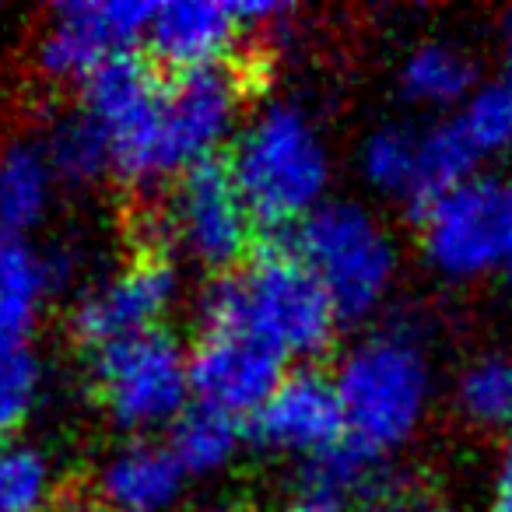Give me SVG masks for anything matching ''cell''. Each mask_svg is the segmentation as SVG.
Masks as SVG:
<instances>
[{
	"label": "cell",
	"instance_id": "obj_1",
	"mask_svg": "<svg viewBox=\"0 0 512 512\" xmlns=\"http://www.w3.org/2000/svg\"><path fill=\"white\" fill-rule=\"evenodd\" d=\"M204 330L246 334L285 362H316L334 344L341 316L288 235H267L239 271L218 274L200 299Z\"/></svg>",
	"mask_w": 512,
	"mask_h": 512
},
{
	"label": "cell",
	"instance_id": "obj_2",
	"mask_svg": "<svg viewBox=\"0 0 512 512\" xmlns=\"http://www.w3.org/2000/svg\"><path fill=\"white\" fill-rule=\"evenodd\" d=\"M344 407V442L386 463L425 421L432 365L418 337L383 330L358 341L334 372Z\"/></svg>",
	"mask_w": 512,
	"mask_h": 512
},
{
	"label": "cell",
	"instance_id": "obj_3",
	"mask_svg": "<svg viewBox=\"0 0 512 512\" xmlns=\"http://www.w3.org/2000/svg\"><path fill=\"white\" fill-rule=\"evenodd\" d=\"M232 176L256 225L285 235L327 204L330 155L306 113L292 102H271L235 141Z\"/></svg>",
	"mask_w": 512,
	"mask_h": 512
},
{
	"label": "cell",
	"instance_id": "obj_4",
	"mask_svg": "<svg viewBox=\"0 0 512 512\" xmlns=\"http://www.w3.org/2000/svg\"><path fill=\"white\" fill-rule=\"evenodd\" d=\"M285 235L330 295L341 323H358L383 306L397 274V249L362 204L327 200Z\"/></svg>",
	"mask_w": 512,
	"mask_h": 512
},
{
	"label": "cell",
	"instance_id": "obj_5",
	"mask_svg": "<svg viewBox=\"0 0 512 512\" xmlns=\"http://www.w3.org/2000/svg\"><path fill=\"white\" fill-rule=\"evenodd\" d=\"M418 218L425 260L449 281L512 271V176L477 172Z\"/></svg>",
	"mask_w": 512,
	"mask_h": 512
},
{
	"label": "cell",
	"instance_id": "obj_6",
	"mask_svg": "<svg viewBox=\"0 0 512 512\" xmlns=\"http://www.w3.org/2000/svg\"><path fill=\"white\" fill-rule=\"evenodd\" d=\"M92 369L102 407L127 432L172 428L193 404L190 351L165 330L95 351Z\"/></svg>",
	"mask_w": 512,
	"mask_h": 512
},
{
	"label": "cell",
	"instance_id": "obj_7",
	"mask_svg": "<svg viewBox=\"0 0 512 512\" xmlns=\"http://www.w3.org/2000/svg\"><path fill=\"white\" fill-rule=\"evenodd\" d=\"M85 109L102 130L113 155V172L127 183H158V137L169 81L148 57L109 60L85 81Z\"/></svg>",
	"mask_w": 512,
	"mask_h": 512
},
{
	"label": "cell",
	"instance_id": "obj_8",
	"mask_svg": "<svg viewBox=\"0 0 512 512\" xmlns=\"http://www.w3.org/2000/svg\"><path fill=\"white\" fill-rule=\"evenodd\" d=\"M179 249L214 274L239 271L256 249V218L232 176L228 158H207L176 179L169 218Z\"/></svg>",
	"mask_w": 512,
	"mask_h": 512
},
{
	"label": "cell",
	"instance_id": "obj_9",
	"mask_svg": "<svg viewBox=\"0 0 512 512\" xmlns=\"http://www.w3.org/2000/svg\"><path fill=\"white\" fill-rule=\"evenodd\" d=\"M155 8L158 4H144V0L60 4L39 43V64L50 78L85 85L109 60L127 57L141 39H148Z\"/></svg>",
	"mask_w": 512,
	"mask_h": 512
},
{
	"label": "cell",
	"instance_id": "obj_10",
	"mask_svg": "<svg viewBox=\"0 0 512 512\" xmlns=\"http://www.w3.org/2000/svg\"><path fill=\"white\" fill-rule=\"evenodd\" d=\"M242 81L232 67L179 74L169 81L158 137V183L179 179L193 165L218 158L239 120Z\"/></svg>",
	"mask_w": 512,
	"mask_h": 512
},
{
	"label": "cell",
	"instance_id": "obj_11",
	"mask_svg": "<svg viewBox=\"0 0 512 512\" xmlns=\"http://www.w3.org/2000/svg\"><path fill=\"white\" fill-rule=\"evenodd\" d=\"M172 299H176V267L158 253H148L120 274L102 281L74 309V334L95 351L134 341L151 330H162Z\"/></svg>",
	"mask_w": 512,
	"mask_h": 512
},
{
	"label": "cell",
	"instance_id": "obj_12",
	"mask_svg": "<svg viewBox=\"0 0 512 512\" xmlns=\"http://www.w3.org/2000/svg\"><path fill=\"white\" fill-rule=\"evenodd\" d=\"M246 428L274 453L302 456L306 463L327 456L344 442V407L334 376H323L309 365L292 369Z\"/></svg>",
	"mask_w": 512,
	"mask_h": 512
},
{
	"label": "cell",
	"instance_id": "obj_13",
	"mask_svg": "<svg viewBox=\"0 0 512 512\" xmlns=\"http://www.w3.org/2000/svg\"><path fill=\"white\" fill-rule=\"evenodd\" d=\"M285 358L267 344L228 330H204L190 351L193 400L249 421L281 386Z\"/></svg>",
	"mask_w": 512,
	"mask_h": 512
},
{
	"label": "cell",
	"instance_id": "obj_14",
	"mask_svg": "<svg viewBox=\"0 0 512 512\" xmlns=\"http://www.w3.org/2000/svg\"><path fill=\"white\" fill-rule=\"evenodd\" d=\"M246 36L235 4L221 0H176L158 4L148 29L151 64L162 74H197L211 67H225L228 53Z\"/></svg>",
	"mask_w": 512,
	"mask_h": 512
},
{
	"label": "cell",
	"instance_id": "obj_15",
	"mask_svg": "<svg viewBox=\"0 0 512 512\" xmlns=\"http://www.w3.org/2000/svg\"><path fill=\"white\" fill-rule=\"evenodd\" d=\"M57 281L53 256H43L22 235L0 232V348H22L29 341Z\"/></svg>",
	"mask_w": 512,
	"mask_h": 512
},
{
	"label": "cell",
	"instance_id": "obj_16",
	"mask_svg": "<svg viewBox=\"0 0 512 512\" xmlns=\"http://www.w3.org/2000/svg\"><path fill=\"white\" fill-rule=\"evenodd\" d=\"M186 470L165 442H134L102 467V502L116 512H165L179 498Z\"/></svg>",
	"mask_w": 512,
	"mask_h": 512
},
{
	"label": "cell",
	"instance_id": "obj_17",
	"mask_svg": "<svg viewBox=\"0 0 512 512\" xmlns=\"http://www.w3.org/2000/svg\"><path fill=\"white\" fill-rule=\"evenodd\" d=\"M57 183L43 141L8 144L0 151V232L29 239V232L50 211Z\"/></svg>",
	"mask_w": 512,
	"mask_h": 512
},
{
	"label": "cell",
	"instance_id": "obj_18",
	"mask_svg": "<svg viewBox=\"0 0 512 512\" xmlns=\"http://www.w3.org/2000/svg\"><path fill=\"white\" fill-rule=\"evenodd\" d=\"M481 162L484 155L456 116H446L432 127H418V186H414L411 211L421 214L442 193L474 179L481 172Z\"/></svg>",
	"mask_w": 512,
	"mask_h": 512
},
{
	"label": "cell",
	"instance_id": "obj_19",
	"mask_svg": "<svg viewBox=\"0 0 512 512\" xmlns=\"http://www.w3.org/2000/svg\"><path fill=\"white\" fill-rule=\"evenodd\" d=\"M404 95L418 106L449 109L463 106L477 92V67L460 46L449 43H425L411 50L400 71Z\"/></svg>",
	"mask_w": 512,
	"mask_h": 512
},
{
	"label": "cell",
	"instance_id": "obj_20",
	"mask_svg": "<svg viewBox=\"0 0 512 512\" xmlns=\"http://www.w3.org/2000/svg\"><path fill=\"white\" fill-rule=\"evenodd\" d=\"M246 432L249 428L242 418L193 400L176 418V425L169 428V442H165V446L172 449V456H176L179 467L186 470V477L211 474V470H221L232 460Z\"/></svg>",
	"mask_w": 512,
	"mask_h": 512
},
{
	"label": "cell",
	"instance_id": "obj_21",
	"mask_svg": "<svg viewBox=\"0 0 512 512\" xmlns=\"http://www.w3.org/2000/svg\"><path fill=\"white\" fill-rule=\"evenodd\" d=\"M43 148L60 183L81 186L113 169V155H109L106 137H102V130L95 127L85 109L60 116L50 127V134H46Z\"/></svg>",
	"mask_w": 512,
	"mask_h": 512
},
{
	"label": "cell",
	"instance_id": "obj_22",
	"mask_svg": "<svg viewBox=\"0 0 512 512\" xmlns=\"http://www.w3.org/2000/svg\"><path fill=\"white\" fill-rule=\"evenodd\" d=\"M463 418L491 432L512 428V355H481L463 369L456 383Z\"/></svg>",
	"mask_w": 512,
	"mask_h": 512
},
{
	"label": "cell",
	"instance_id": "obj_23",
	"mask_svg": "<svg viewBox=\"0 0 512 512\" xmlns=\"http://www.w3.org/2000/svg\"><path fill=\"white\" fill-rule=\"evenodd\" d=\"M362 176L411 207L418 186V127H383L362 148Z\"/></svg>",
	"mask_w": 512,
	"mask_h": 512
},
{
	"label": "cell",
	"instance_id": "obj_24",
	"mask_svg": "<svg viewBox=\"0 0 512 512\" xmlns=\"http://www.w3.org/2000/svg\"><path fill=\"white\" fill-rule=\"evenodd\" d=\"M39 390H43V365L29 351V344L0 348V446L11 442V435L36 411Z\"/></svg>",
	"mask_w": 512,
	"mask_h": 512
},
{
	"label": "cell",
	"instance_id": "obj_25",
	"mask_svg": "<svg viewBox=\"0 0 512 512\" xmlns=\"http://www.w3.org/2000/svg\"><path fill=\"white\" fill-rule=\"evenodd\" d=\"M50 502V463L18 442L0 446V512H43Z\"/></svg>",
	"mask_w": 512,
	"mask_h": 512
},
{
	"label": "cell",
	"instance_id": "obj_26",
	"mask_svg": "<svg viewBox=\"0 0 512 512\" xmlns=\"http://www.w3.org/2000/svg\"><path fill=\"white\" fill-rule=\"evenodd\" d=\"M467 137L477 144L484 158L502 155L512 148V85L509 81H495V85H481L460 113H453Z\"/></svg>",
	"mask_w": 512,
	"mask_h": 512
},
{
	"label": "cell",
	"instance_id": "obj_27",
	"mask_svg": "<svg viewBox=\"0 0 512 512\" xmlns=\"http://www.w3.org/2000/svg\"><path fill=\"white\" fill-rule=\"evenodd\" d=\"M351 498L341 488H334L330 481L316 477L313 470H306L302 484L295 488V495L288 498V505L281 512H348Z\"/></svg>",
	"mask_w": 512,
	"mask_h": 512
},
{
	"label": "cell",
	"instance_id": "obj_28",
	"mask_svg": "<svg viewBox=\"0 0 512 512\" xmlns=\"http://www.w3.org/2000/svg\"><path fill=\"white\" fill-rule=\"evenodd\" d=\"M484 512H512V439L502 449L495 463V477H491V495Z\"/></svg>",
	"mask_w": 512,
	"mask_h": 512
},
{
	"label": "cell",
	"instance_id": "obj_29",
	"mask_svg": "<svg viewBox=\"0 0 512 512\" xmlns=\"http://www.w3.org/2000/svg\"><path fill=\"white\" fill-rule=\"evenodd\" d=\"M362 512H449V509L425 495H386V498H376V502Z\"/></svg>",
	"mask_w": 512,
	"mask_h": 512
},
{
	"label": "cell",
	"instance_id": "obj_30",
	"mask_svg": "<svg viewBox=\"0 0 512 512\" xmlns=\"http://www.w3.org/2000/svg\"><path fill=\"white\" fill-rule=\"evenodd\" d=\"M502 57H505V67H509V74H512V15L505 18V25H502Z\"/></svg>",
	"mask_w": 512,
	"mask_h": 512
},
{
	"label": "cell",
	"instance_id": "obj_31",
	"mask_svg": "<svg viewBox=\"0 0 512 512\" xmlns=\"http://www.w3.org/2000/svg\"><path fill=\"white\" fill-rule=\"evenodd\" d=\"M67 512H116V509H113V505H106V502L99 498V502H78V505H71Z\"/></svg>",
	"mask_w": 512,
	"mask_h": 512
},
{
	"label": "cell",
	"instance_id": "obj_32",
	"mask_svg": "<svg viewBox=\"0 0 512 512\" xmlns=\"http://www.w3.org/2000/svg\"><path fill=\"white\" fill-rule=\"evenodd\" d=\"M200 512H235V509H200Z\"/></svg>",
	"mask_w": 512,
	"mask_h": 512
},
{
	"label": "cell",
	"instance_id": "obj_33",
	"mask_svg": "<svg viewBox=\"0 0 512 512\" xmlns=\"http://www.w3.org/2000/svg\"><path fill=\"white\" fill-rule=\"evenodd\" d=\"M505 81H509V85H512V74H509V78H505Z\"/></svg>",
	"mask_w": 512,
	"mask_h": 512
}]
</instances>
